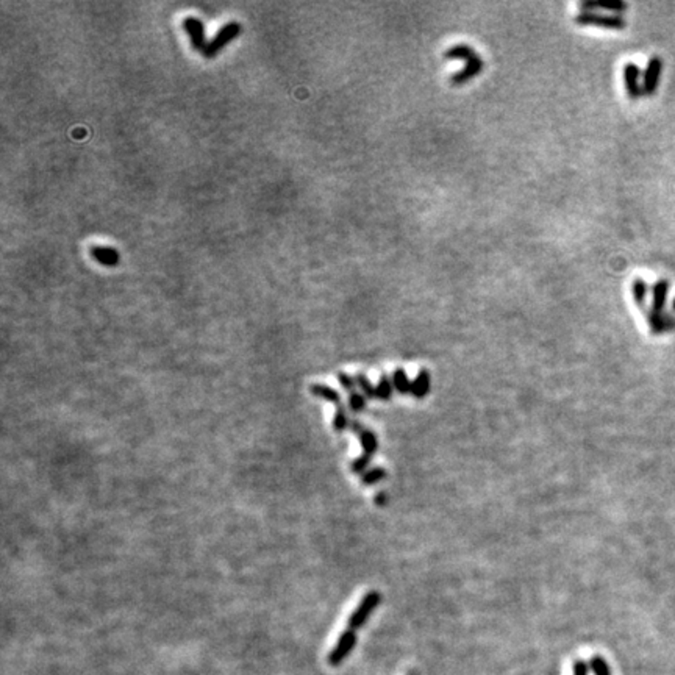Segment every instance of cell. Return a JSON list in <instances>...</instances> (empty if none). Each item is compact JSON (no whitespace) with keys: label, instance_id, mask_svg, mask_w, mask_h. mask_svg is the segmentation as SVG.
<instances>
[{"label":"cell","instance_id":"23","mask_svg":"<svg viewBox=\"0 0 675 675\" xmlns=\"http://www.w3.org/2000/svg\"><path fill=\"white\" fill-rule=\"evenodd\" d=\"M589 667H591V671H593L594 675H611L610 666H608L605 658L600 656V655H596V656L591 658Z\"/></svg>","mask_w":675,"mask_h":675},{"label":"cell","instance_id":"26","mask_svg":"<svg viewBox=\"0 0 675 675\" xmlns=\"http://www.w3.org/2000/svg\"><path fill=\"white\" fill-rule=\"evenodd\" d=\"M338 382L341 386L347 391L349 394H352L356 391V388H358V384H356V380H355V377L352 376H349L347 372H338Z\"/></svg>","mask_w":675,"mask_h":675},{"label":"cell","instance_id":"5","mask_svg":"<svg viewBox=\"0 0 675 675\" xmlns=\"http://www.w3.org/2000/svg\"><path fill=\"white\" fill-rule=\"evenodd\" d=\"M622 77H624V86H626V91L628 94L630 99L638 100L643 96V72H641L639 66L635 63H627L622 69Z\"/></svg>","mask_w":675,"mask_h":675},{"label":"cell","instance_id":"29","mask_svg":"<svg viewBox=\"0 0 675 675\" xmlns=\"http://www.w3.org/2000/svg\"><path fill=\"white\" fill-rule=\"evenodd\" d=\"M406 675H417V672H415V671H410V672L406 674Z\"/></svg>","mask_w":675,"mask_h":675},{"label":"cell","instance_id":"14","mask_svg":"<svg viewBox=\"0 0 675 675\" xmlns=\"http://www.w3.org/2000/svg\"><path fill=\"white\" fill-rule=\"evenodd\" d=\"M430 386H432L430 372H428L427 369H421L419 373L416 376L415 380H413L411 395L416 399L427 397L428 393H430Z\"/></svg>","mask_w":675,"mask_h":675},{"label":"cell","instance_id":"18","mask_svg":"<svg viewBox=\"0 0 675 675\" xmlns=\"http://www.w3.org/2000/svg\"><path fill=\"white\" fill-rule=\"evenodd\" d=\"M376 393H377V399H380L383 402H386L393 397V393H394V383H393V378H389L386 373H382V377H380V380H378L377 383V386H376Z\"/></svg>","mask_w":675,"mask_h":675},{"label":"cell","instance_id":"22","mask_svg":"<svg viewBox=\"0 0 675 675\" xmlns=\"http://www.w3.org/2000/svg\"><path fill=\"white\" fill-rule=\"evenodd\" d=\"M355 380H356V384H358V389L361 391V394L366 395V399H376L377 397L376 386H373L369 378L366 377V373L358 372L355 376Z\"/></svg>","mask_w":675,"mask_h":675},{"label":"cell","instance_id":"16","mask_svg":"<svg viewBox=\"0 0 675 675\" xmlns=\"http://www.w3.org/2000/svg\"><path fill=\"white\" fill-rule=\"evenodd\" d=\"M474 57H477V52L471 47L469 44H455V46L449 47L444 52L445 60H461V61H469Z\"/></svg>","mask_w":675,"mask_h":675},{"label":"cell","instance_id":"13","mask_svg":"<svg viewBox=\"0 0 675 675\" xmlns=\"http://www.w3.org/2000/svg\"><path fill=\"white\" fill-rule=\"evenodd\" d=\"M310 393L316 395V397H321L323 400H327L328 404H333L334 406H336V408L338 406H343L341 394H339L334 388L328 386V384H322V383L311 384Z\"/></svg>","mask_w":675,"mask_h":675},{"label":"cell","instance_id":"9","mask_svg":"<svg viewBox=\"0 0 675 675\" xmlns=\"http://www.w3.org/2000/svg\"><path fill=\"white\" fill-rule=\"evenodd\" d=\"M646 319L647 323H649L650 332L655 334L671 332L675 328V317L672 315L665 313V311H663V313H658V311L649 310L646 313Z\"/></svg>","mask_w":675,"mask_h":675},{"label":"cell","instance_id":"1","mask_svg":"<svg viewBox=\"0 0 675 675\" xmlns=\"http://www.w3.org/2000/svg\"><path fill=\"white\" fill-rule=\"evenodd\" d=\"M574 22L580 27H596L602 30H626L627 22L619 14H600L597 11H580L574 18Z\"/></svg>","mask_w":675,"mask_h":675},{"label":"cell","instance_id":"21","mask_svg":"<svg viewBox=\"0 0 675 675\" xmlns=\"http://www.w3.org/2000/svg\"><path fill=\"white\" fill-rule=\"evenodd\" d=\"M350 422L352 421L349 419V415H347V411H345L344 405L338 406L336 413H334V416H333V430L338 432V433L347 430V428L350 427Z\"/></svg>","mask_w":675,"mask_h":675},{"label":"cell","instance_id":"27","mask_svg":"<svg viewBox=\"0 0 675 675\" xmlns=\"http://www.w3.org/2000/svg\"><path fill=\"white\" fill-rule=\"evenodd\" d=\"M588 663L583 660H577L572 666V675H588Z\"/></svg>","mask_w":675,"mask_h":675},{"label":"cell","instance_id":"7","mask_svg":"<svg viewBox=\"0 0 675 675\" xmlns=\"http://www.w3.org/2000/svg\"><path fill=\"white\" fill-rule=\"evenodd\" d=\"M484 68V61L483 58L477 55L472 60L466 61V64L463 66L460 71H456L454 75H450V83L454 86H461L466 85L467 82H471L472 79H476L477 75H480V72Z\"/></svg>","mask_w":675,"mask_h":675},{"label":"cell","instance_id":"28","mask_svg":"<svg viewBox=\"0 0 675 675\" xmlns=\"http://www.w3.org/2000/svg\"><path fill=\"white\" fill-rule=\"evenodd\" d=\"M386 500H388V498H386V494H384V493H378L376 495V498H373V502H376V504L378 506H384V505H386Z\"/></svg>","mask_w":675,"mask_h":675},{"label":"cell","instance_id":"19","mask_svg":"<svg viewBox=\"0 0 675 675\" xmlns=\"http://www.w3.org/2000/svg\"><path fill=\"white\" fill-rule=\"evenodd\" d=\"M647 293H649V284H647L643 278H635L632 283V294L636 305L641 306V308H643L646 304Z\"/></svg>","mask_w":675,"mask_h":675},{"label":"cell","instance_id":"4","mask_svg":"<svg viewBox=\"0 0 675 675\" xmlns=\"http://www.w3.org/2000/svg\"><path fill=\"white\" fill-rule=\"evenodd\" d=\"M239 33H241V25L238 22H228L227 25L222 27V29L217 32V35L208 42L206 46L204 55L206 58H213L217 53L224 49L227 44H230L233 41V38H236Z\"/></svg>","mask_w":675,"mask_h":675},{"label":"cell","instance_id":"12","mask_svg":"<svg viewBox=\"0 0 675 675\" xmlns=\"http://www.w3.org/2000/svg\"><path fill=\"white\" fill-rule=\"evenodd\" d=\"M669 284L667 280H658L654 286H652V310L658 311V313H663L666 308L667 304V295H669Z\"/></svg>","mask_w":675,"mask_h":675},{"label":"cell","instance_id":"20","mask_svg":"<svg viewBox=\"0 0 675 675\" xmlns=\"http://www.w3.org/2000/svg\"><path fill=\"white\" fill-rule=\"evenodd\" d=\"M386 471L383 469V467L380 466H377V467H372V469H367L365 474L361 476V483L365 484V487H372V484H377V483H380L383 482L384 478H386Z\"/></svg>","mask_w":675,"mask_h":675},{"label":"cell","instance_id":"15","mask_svg":"<svg viewBox=\"0 0 675 675\" xmlns=\"http://www.w3.org/2000/svg\"><path fill=\"white\" fill-rule=\"evenodd\" d=\"M91 255L103 266H116L119 263L118 250L107 247V245H93Z\"/></svg>","mask_w":675,"mask_h":675},{"label":"cell","instance_id":"10","mask_svg":"<svg viewBox=\"0 0 675 675\" xmlns=\"http://www.w3.org/2000/svg\"><path fill=\"white\" fill-rule=\"evenodd\" d=\"M350 428H352V430L358 434L360 444L363 447V454H366L369 456L376 455L377 450H378V439H377L376 434H373L371 430H367V428L363 427V424L358 421L350 422Z\"/></svg>","mask_w":675,"mask_h":675},{"label":"cell","instance_id":"24","mask_svg":"<svg viewBox=\"0 0 675 675\" xmlns=\"http://www.w3.org/2000/svg\"><path fill=\"white\" fill-rule=\"evenodd\" d=\"M367 399L365 394H361L358 391H355L352 394H349V408L354 413H360L366 408Z\"/></svg>","mask_w":675,"mask_h":675},{"label":"cell","instance_id":"25","mask_svg":"<svg viewBox=\"0 0 675 675\" xmlns=\"http://www.w3.org/2000/svg\"><path fill=\"white\" fill-rule=\"evenodd\" d=\"M371 460H372V456L366 455V454H361L358 458H355L352 461V465H350V469H352L354 474H360V476H363V474L367 471V467H369Z\"/></svg>","mask_w":675,"mask_h":675},{"label":"cell","instance_id":"3","mask_svg":"<svg viewBox=\"0 0 675 675\" xmlns=\"http://www.w3.org/2000/svg\"><path fill=\"white\" fill-rule=\"evenodd\" d=\"M355 646H356L355 630H350V628L344 630L341 636L338 638L336 644L333 646V649L330 650V654H328V656H327L328 665L333 666V667L343 665V661L345 660V658L352 654Z\"/></svg>","mask_w":675,"mask_h":675},{"label":"cell","instance_id":"11","mask_svg":"<svg viewBox=\"0 0 675 675\" xmlns=\"http://www.w3.org/2000/svg\"><path fill=\"white\" fill-rule=\"evenodd\" d=\"M578 7L582 11H597V10H605L611 11V13H622L628 8V5L622 0H611V2H596V0H583V2L578 3Z\"/></svg>","mask_w":675,"mask_h":675},{"label":"cell","instance_id":"30","mask_svg":"<svg viewBox=\"0 0 675 675\" xmlns=\"http://www.w3.org/2000/svg\"><path fill=\"white\" fill-rule=\"evenodd\" d=\"M672 308H674V311H675V299H674V302H672Z\"/></svg>","mask_w":675,"mask_h":675},{"label":"cell","instance_id":"6","mask_svg":"<svg viewBox=\"0 0 675 675\" xmlns=\"http://www.w3.org/2000/svg\"><path fill=\"white\" fill-rule=\"evenodd\" d=\"M663 71V61L658 57H652L647 61V68L643 72V91L647 96H654L656 88L660 85Z\"/></svg>","mask_w":675,"mask_h":675},{"label":"cell","instance_id":"17","mask_svg":"<svg viewBox=\"0 0 675 675\" xmlns=\"http://www.w3.org/2000/svg\"><path fill=\"white\" fill-rule=\"evenodd\" d=\"M391 378H393V383H394V389L399 394H411L413 383L410 382L408 376H406L405 369H402V367H399V369H395Z\"/></svg>","mask_w":675,"mask_h":675},{"label":"cell","instance_id":"2","mask_svg":"<svg viewBox=\"0 0 675 675\" xmlns=\"http://www.w3.org/2000/svg\"><path fill=\"white\" fill-rule=\"evenodd\" d=\"M382 602V594L378 591H369L363 596V599L360 600V604L356 605L352 615H350L347 626L350 630H358L367 622V619L371 617L373 610H377V606L380 605Z\"/></svg>","mask_w":675,"mask_h":675},{"label":"cell","instance_id":"8","mask_svg":"<svg viewBox=\"0 0 675 675\" xmlns=\"http://www.w3.org/2000/svg\"><path fill=\"white\" fill-rule=\"evenodd\" d=\"M183 29L188 33L189 40H191L193 47L199 50V52H205V49L208 44L205 41V30L204 24L197 18H193V16H188V18L183 19Z\"/></svg>","mask_w":675,"mask_h":675}]
</instances>
